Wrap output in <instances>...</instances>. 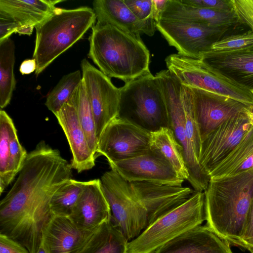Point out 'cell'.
<instances>
[{"label":"cell","instance_id":"d6986e66","mask_svg":"<svg viewBox=\"0 0 253 253\" xmlns=\"http://www.w3.org/2000/svg\"><path fill=\"white\" fill-rule=\"evenodd\" d=\"M92 6L97 22L114 26L137 37L143 34L152 36L156 31L155 20L139 19L124 0H95Z\"/></svg>","mask_w":253,"mask_h":253},{"label":"cell","instance_id":"8fae6325","mask_svg":"<svg viewBox=\"0 0 253 253\" xmlns=\"http://www.w3.org/2000/svg\"><path fill=\"white\" fill-rule=\"evenodd\" d=\"M253 125V106L245 108L202 139L199 163L209 173L238 145Z\"/></svg>","mask_w":253,"mask_h":253},{"label":"cell","instance_id":"8992f818","mask_svg":"<svg viewBox=\"0 0 253 253\" xmlns=\"http://www.w3.org/2000/svg\"><path fill=\"white\" fill-rule=\"evenodd\" d=\"M165 62L168 70L182 84L226 96L248 106H253V93L250 89L201 59L177 53L168 56Z\"/></svg>","mask_w":253,"mask_h":253},{"label":"cell","instance_id":"b9f144b4","mask_svg":"<svg viewBox=\"0 0 253 253\" xmlns=\"http://www.w3.org/2000/svg\"><path fill=\"white\" fill-rule=\"evenodd\" d=\"M168 0H152L153 5V19L156 23L161 19Z\"/></svg>","mask_w":253,"mask_h":253},{"label":"cell","instance_id":"ab89813d","mask_svg":"<svg viewBox=\"0 0 253 253\" xmlns=\"http://www.w3.org/2000/svg\"><path fill=\"white\" fill-rule=\"evenodd\" d=\"M21 25L12 18L0 13V42L17 33Z\"/></svg>","mask_w":253,"mask_h":253},{"label":"cell","instance_id":"60d3db41","mask_svg":"<svg viewBox=\"0 0 253 253\" xmlns=\"http://www.w3.org/2000/svg\"><path fill=\"white\" fill-rule=\"evenodd\" d=\"M0 253H30L19 242L0 233Z\"/></svg>","mask_w":253,"mask_h":253},{"label":"cell","instance_id":"cb8c5ba5","mask_svg":"<svg viewBox=\"0 0 253 253\" xmlns=\"http://www.w3.org/2000/svg\"><path fill=\"white\" fill-rule=\"evenodd\" d=\"M62 0H0V13L16 21L21 26L35 27L49 17Z\"/></svg>","mask_w":253,"mask_h":253},{"label":"cell","instance_id":"2e32d148","mask_svg":"<svg viewBox=\"0 0 253 253\" xmlns=\"http://www.w3.org/2000/svg\"><path fill=\"white\" fill-rule=\"evenodd\" d=\"M130 184L138 200L147 211L149 225L164 213L185 202L195 192L182 186L147 182H131Z\"/></svg>","mask_w":253,"mask_h":253},{"label":"cell","instance_id":"e575fe53","mask_svg":"<svg viewBox=\"0 0 253 253\" xmlns=\"http://www.w3.org/2000/svg\"><path fill=\"white\" fill-rule=\"evenodd\" d=\"M27 154L26 150L19 141L17 130L14 126L11 129L10 138L9 173L11 182L18 174Z\"/></svg>","mask_w":253,"mask_h":253},{"label":"cell","instance_id":"d590c367","mask_svg":"<svg viewBox=\"0 0 253 253\" xmlns=\"http://www.w3.org/2000/svg\"><path fill=\"white\" fill-rule=\"evenodd\" d=\"M232 11L240 23L248 25L253 32V0H229Z\"/></svg>","mask_w":253,"mask_h":253},{"label":"cell","instance_id":"4fadbf2b","mask_svg":"<svg viewBox=\"0 0 253 253\" xmlns=\"http://www.w3.org/2000/svg\"><path fill=\"white\" fill-rule=\"evenodd\" d=\"M82 80L93 111L97 137L107 125L120 115V92L110 78L86 59L81 63Z\"/></svg>","mask_w":253,"mask_h":253},{"label":"cell","instance_id":"d6a6232c","mask_svg":"<svg viewBox=\"0 0 253 253\" xmlns=\"http://www.w3.org/2000/svg\"><path fill=\"white\" fill-rule=\"evenodd\" d=\"M181 91L184 106V125L187 138L199 160L202 139L193 109L190 90L188 86L182 84Z\"/></svg>","mask_w":253,"mask_h":253},{"label":"cell","instance_id":"bcb514c9","mask_svg":"<svg viewBox=\"0 0 253 253\" xmlns=\"http://www.w3.org/2000/svg\"><path fill=\"white\" fill-rule=\"evenodd\" d=\"M251 91H252V92L253 93V89L251 90Z\"/></svg>","mask_w":253,"mask_h":253},{"label":"cell","instance_id":"9c48e42d","mask_svg":"<svg viewBox=\"0 0 253 253\" xmlns=\"http://www.w3.org/2000/svg\"><path fill=\"white\" fill-rule=\"evenodd\" d=\"M165 100L167 126L173 132L181 146L189 174L188 181L195 191H204L210 178L201 167L193 149L187 138L184 125V111L181 88L182 84L169 70L156 74Z\"/></svg>","mask_w":253,"mask_h":253},{"label":"cell","instance_id":"44dd1931","mask_svg":"<svg viewBox=\"0 0 253 253\" xmlns=\"http://www.w3.org/2000/svg\"><path fill=\"white\" fill-rule=\"evenodd\" d=\"M94 230L81 228L70 216L52 215L43 228L42 239L51 253H78Z\"/></svg>","mask_w":253,"mask_h":253},{"label":"cell","instance_id":"3957f363","mask_svg":"<svg viewBox=\"0 0 253 253\" xmlns=\"http://www.w3.org/2000/svg\"><path fill=\"white\" fill-rule=\"evenodd\" d=\"M89 42L88 57L109 78L126 83L150 72L149 51L140 37L96 22Z\"/></svg>","mask_w":253,"mask_h":253},{"label":"cell","instance_id":"4dcf8cb0","mask_svg":"<svg viewBox=\"0 0 253 253\" xmlns=\"http://www.w3.org/2000/svg\"><path fill=\"white\" fill-rule=\"evenodd\" d=\"M82 80L79 70L63 76L47 96L45 105L47 109L56 115L69 101Z\"/></svg>","mask_w":253,"mask_h":253},{"label":"cell","instance_id":"f6af8a7d","mask_svg":"<svg viewBox=\"0 0 253 253\" xmlns=\"http://www.w3.org/2000/svg\"><path fill=\"white\" fill-rule=\"evenodd\" d=\"M36 253H51L49 248L42 239Z\"/></svg>","mask_w":253,"mask_h":253},{"label":"cell","instance_id":"9a60e30c","mask_svg":"<svg viewBox=\"0 0 253 253\" xmlns=\"http://www.w3.org/2000/svg\"><path fill=\"white\" fill-rule=\"evenodd\" d=\"M188 87L201 139L220 124L249 107L226 96Z\"/></svg>","mask_w":253,"mask_h":253},{"label":"cell","instance_id":"f35d334b","mask_svg":"<svg viewBox=\"0 0 253 253\" xmlns=\"http://www.w3.org/2000/svg\"><path fill=\"white\" fill-rule=\"evenodd\" d=\"M241 244L242 248L253 252V199L247 216Z\"/></svg>","mask_w":253,"mask_h":253},{"label":"cell","instance_id":"e0dca14e","mask_svg":"<svg viewBox=\"0 0 253 253\" xmlns=\"http://www.w3.org/2000/svg\"><path fill=\"white\" fill-rule=\"evenodd\" d=\"M81 228L93 231L110 220L111 211L100 179L85 181L84 190L69 216Z\"/></svg>","mask_w":253,"mask_h":253},{"label":"cell","instance_id":"5b68a950","mask_svg":"<svg viewBox=\"0 0 253 253\" xmlns=\"http://www.w3.org/2000/svg\"><path fill=\"white\" fill-rule=\"evenodd\" d=\"M206 220L204 191H195L185 202L164 213L136 238L126 253H153L159 248Z\"/></svg>","mask_w":253,"mask_h":253},{"label":"cell","instance_id":"4316f807","mask_svg":"<svg viewBox=\"0 0 253 253\" xmlns=\"http://www.w3.org/2000/svg\"><path fill=\"white\" fill-rule=\"evenodd\" d=\"M128 242L110 219L94 231L78 253H126Z\"/></svg>","mask_w":253,"mask_h":253},{"label":"cell","instance_id":"6da1fadb","mask_svg":"<svg viewBox=\"0 0 253 253\" xmlns=\"http://www.w3.org/2000/svg\"><path fill=\"white\" fill-rule=\"evenodd\" d=\"M70 164L43 140L28 153L12 187L0 202V233L36 253L52 215L55 192L72 177Z\"/></svg>","mask_w":253,"mask_h":253},{"label":"cell","instance_id":"603a6c76","mask_svg":"<svg viewBox=\"0 0 253 253\" xmlns=\"http://www.w3.org/2000/svg\"><path fill=\"white\" fill-rule=\"evenodd\" d=\"M161 18L217 27H231L240 23L233 11L195 7L179 0H168Z\"/></svg>","mask_w":253,"mask_h":253},{"label":"cell","instance_id":"30bf717a","mask_svg":"<svg viewBox=\"0 0 253 253\" xmlns=\"http://www.w3.org/2000/svg\"><path fill=\"white\" fill-rule=\"evenodd\" d=\"M151 130L119 116L105 127L98 140L96 158L102 155L109 164L149 152Z\"/></svg>","mask_w":253,"mask_h":253},{"label":"cell","instance_id":"f546056e","mask_svg":"<svg viewBox=\"0 0 253 253\" xmlns=\"http://www.w3.org/2000/svg\"><path fill=\"white\" fill-rule=\"evenodd\" d=\"M84 184L85 181L72 178L60 187L50 202L52 215L69 216L84 190Z\"/></svg>","mask_w":253,"mask_h":253},{"label":"cell","instance_id":"1f68e13d","mask_svg":"<svg viewBox=\"0 0 253 253\" xmlns=\"http://www.w3.org/2000/svg\"><path fill=\"white\" fill-rule=\"evenodd\" d=\"M14 126L12 120L2 110L0 111V194L11 183L9 177L10 138Z\"/></svg>","mask_w":253,"mask_h":253},{"label":"cell","instance_id":"7c38bea8","mask_svg":"<svg viewBox=\"0 0 253 253\" xmlns=\"http://www.w3.org/2000/svg\"><path fill=\"white\" fill-rule=\"evenodd\" d=\"M231 27H217L165 18L156 23V29L178 53L196 59L209 51Z\"/></svg>","mask_w":253,"mask_h":253},{"label":"cell","instance_id":"7dc6e473","mask_svg":"<svg viewBox=\"0 0 253 253\" xmlns=\"http://www.w3.org/2000/svg\"><path fill=\"white\" fill-rule=\"evenodd\" d=\"M252 253H253V252H252Z\"/></svg>","mask_w":253,"mask_h":253},{"label":"cell","instance_id":"52a82bcc","mask_svg":"<svg viewBox=\"0 0 253 253\" xmlns=\"http://www.w3.org/2000/svg\"><path fill=\"white\" fill-rule=\"evenodd\" d=\"M119 89V116H133L151 131L167 126L164 95L158 78L150 72L125 83Z\"/></svg>","mask_w":253,"mask_h":253},{"label":"cell","instance_id":"836d02e7","mask_svg":"<svg viewBox=\"0 0 253 253\" xmlns=\"http://www.w3.org/2000/svg\"><path fill=\"white\" fill-rule=\"evenodd\" d=\"M253 46V32L225 36L214 42L210 50L215 52H230L242 50Z\"/></svg>","mask_w":253,"mask_h":253},{"label":"cell","instance_id":"f1b7e54d","mask_svg":"<svg viewBox=\"0 0 253 253\" xmlns=\"http://www.w3.org/2000/svg\"><path fill=\"white\" fill-rule=\"evenodd\" d=\"M69 101L76 108L80 124L85 133L89 146L96 158L98 138L96 132L95 120L83 80Z\"/></svg>","mask_w":253,"mask_h":253},{"label":"cell","instance_id":"5bb4252c","mask_svg":"<svg viewBox=\"0 0 253 253\" xmlns=\"http://www.w3.org/2000/svg\"><path fill=\"white\" fill-rule=\"evenodd\" d=\"M126 181L147 182L181 186L185 180L178 176L169 163L160 154L152 150L132 158L109 164Z\"/></svg>","mask_w":253,"mask_h":253},{"label":"cell","instance_id":"ac0fdd59","mask_svg":"<svg viewBox=\"0 0 253 253\" xmlns=\"http://www.w3.org/2000/svg\"><path fill=\"white\" fill-rule=\"evenodd\" d=\"M55 116L69 143L72 154L70 164L72 169L78 172L91 169L95 166L96 158L89 146L74 106L68 101Z\"/></svg>","mask_w":253,"mask_h":253},{"label":"cell","instance_id":"8d00e7d4","mask_svg":"<svg viewBox=\"0 0 253 253\" xmlns=\"http://www.w3.org/2000/svg\"><path fill=\"white\" fill-rule=\"evenodd\" d=\"M132 13L144 21L154 20L152 0H124Z\"/></svg>","mask_w":253,"mask_h":253},{"label":"cell","instance_id":"83f0119b","mask_svg":"<svg viewBox=\"0 0 253 253\" xmlns=\"http://www.w3.org/2000/svg\"><path fill=\"white\" fill-rule=\"evenodd\" d=\"M15 44L10 38L0 42V107L5 108L11 100L16 85L14 74Z\"/></svg>","mask_w":253,"mask_h":253},{"label":"cell","instance_id":"ba28073f","mask_svg":"<svg viewBox=\"0 0 253 253\" xmlns=\"http://www.w3.org/2000/svg\"><path fill=\"white\" fill-rule=\"evenodd\" d=\"M111 211V220L129 241L148 226V213L138 200L130 182L111 169L100 178Z\"/></svg>","mask_w":253,"mask_h":253},{"label":"cell","instance_id":"ffe728a7","mask_svg":"<svg viewBox=\"0 0 253 253\" xmlns=\"http://www.w3.org/2000/svg\"><path fill=\"white\" fill-rule=\"evenodd\" d=\"M153 253H233L230 244L207 226L192 228Z\"/></svg>","mask_w":253,"mask_h":253},{"label":"cell","instance_id":"ee69618b","mask_svg":"<svg viewBox=\"0 0 253 253\" xmlns=\"http://www.w3.org/2000/svg\"><path fill=\"white\" fill-rule=\"evenodd\" d=\"M35 27L30 26H22L18 30L17 33L21 35H27L30 36Z\"/></svg>","mask_w":253,"mask_h":253},{"label":"cell","instance_id":"7a4b0ae2","mask_svg":"<svg viewBox=\"0 0 253 253\" xmlns=\"http://www.w3.org/2000/svg\"><path fill=\"white\" fill-rule=\"evenodd\" d=\"M204 193L206 226L230 245L241 247V239L253 199V169L210 179Z\"/></svg>","mask_w":253,"mask_h":253},{"label":"cell","instance_id":"484cf974","mask_svg":"<svg viewBox=\"0 0 253 253\" xmlns=\"http://www.w3.org/2000/svg\"><path fill=\"white\" fill-rule=\"evenodd\" d=\"M150 145L151 150L162 156L172 166L179 177L188 180L189 174L183 149L169 127L163 126L151 131Z\"/></svg>","mask_w":253,"mask_h":253},{"label":"cell","instance_id":"7bdbcfd3","mask_svg":"<svg viewBox=\"0 0 253 253\" xmlns=\"http://www.w3.org/2000/svg\"><path fill=\"white\" fill-rule=\"evenodd\" d=\"M37 67V62L35 59H27L20 64L19 71L22 75L30 74L36 71Z\"/></svg>","mask_w":253,"mask_h":253},{"label":"cell","instance_id":"d4e9b609","mask_svg":"<svg viewBox=\"0 0 253 253\" xmlns=\"http://www.w3.org/2000/svg\"><path fill=\"white\" fill-rule=\"evenodd\" d=\"M253 169V125L234 149L209 173L210 179L231 176Z\"/></svg>","mask_w":253,"mask_h":253},{"label":"cell","instance_id":"7402d4cb","mask_svg":"<svg viewBox=\"0 0 253 253\" xmlns=\"http://www.w3.org/2000/svg\"><path fill=\"white\" fill-rule=\"evenodd\" d=\"M201 60L238 83L253 89V46L230 52L209 50Z\"/></svg>","mask_w":253,"mask_h":253},{"label":"cell","instance_id":"277c9868","mask_svg":"<svg viewBox=\"0 0 253 253\" xmlns=\"http://www.w3.org/2000/svg\"><path fill=\"white\" fill-rule=\"evenodd\" d=\"M96 20L92 8L56 7L54 12L37 25L33 58L38 76L55 59L80 40Z\"/></svg>","mask_w":253,"mask_h":253},{"label":"cell","instance_id":"74e56055","mask_svg":"<svg viewBox=\"0 0 253 253\" xmlns=\"http://www.w3.org/2000/svg\"><path fill=\"white\" fill-rule=\"evenodd\" d=\"M181 2L197 7L222 12H232L229 0H179Z\"/></svg>","mask_w":253,"mask_h":253}]
</instances>
